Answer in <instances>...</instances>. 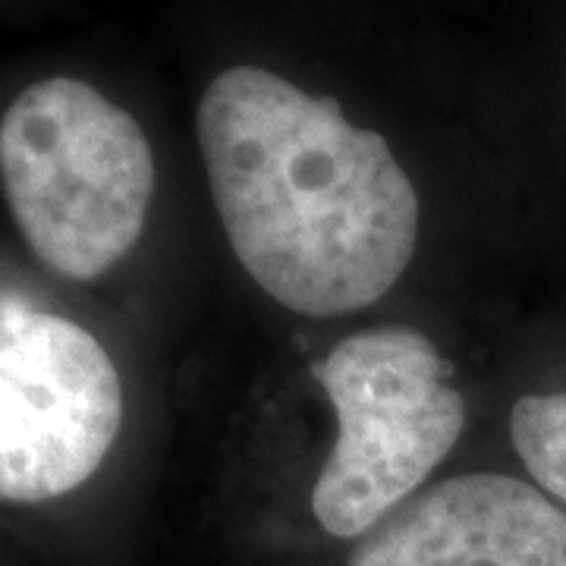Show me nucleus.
<instances>
[{
  "instance_id": "nucleus-3",
  "label": "nucleus",
  "mask_w": 566,
  "mask_h": 566,
  "mask_svg": "<svg viewBox=\"0 0 566 566\" xmlns=\"http://www.w3.org/2000/svg\"><path fill=\"white\" fill-rule=\"evenodd\" d=\"M312 378L340 422L312 513L327 535L359 542L457 447L465 403L431 337L403 324L346 337L312 365Z\"/></svg>"
},
{
  "instance_id": "nucleus-2",
  "label": "nucleus",
  "mask_w": 566,
  "mask_h": 566,
  "mask_svg": "<svg viewBox=\"0 0 566 566\" xmlns=\"http://www.w3.org/2000/svg\"><path fill=\"white\" fill-rule=\"evenodd\" d=\"M0 180L39 262L70 281H95L139 243L155 155L129 111L88 82L54 76L7 107Z\"/></svg>"
},
{
  "instance_id": "nucleus-5",
  "label": "nucleus",
  "mask_w": 566,
  "mask_h": 566,
  "mask_svg": "<svg viewBox=\"0 0 566 566\" xmlns=\"http://www.w3.org/2000/svg\"><path fill=\"white\" fill-rule=\"evenodd\" d=\"M346 566H566V510L513 475L469 472L387 513Z\"/></svg>"
},
{
  "instance_id": "nucleus-4",
  "label": "nucleus",
  "mask_w": 566,
  "mask_h": 566,
  "mask_svg": "<svg viewBox=\"0 0 566 566\" xmlns=\"http://www.w3.org/2000/svg\"><path fill=\"white\" fill-rule=\"evenodd\" d=\"M123 424L117 365L85 327L0 303V501L41 504L85 485Z\"/></svg>"
},
{
  "instance_id": "nucleus-1",
  "label": "nucleus",
  "mask_w": 566,
  "mask_h": 566,
  "mask_svg": "<svg viewBox=\"0 0 566 566\" xmlns=\"http://www.w3.org/2000/svg\"><path fill=\"white\" fill-rule=\"evenodd\" d=\"M199 145L230 249L271 300L331 318L378 303L419 240V196L385 136L262 66L205 88Z\"/></svg>"
},
{
  "instance_id": "nucleus-6",
  "label": "nucleus",
  "mask_w": 566,
  "mask_h": 566,
  "mask_svg": "<svg viewBox=\"0 0 566 566\" xmlns=\"http://www.w3.org/2000/svg\"><path fill=\"white\" fill-rule=\"evenodd\" d=\"M510 438L532 479L566 504V390L520 397L510 409Z\"/></svg>"
}]
</instances>
